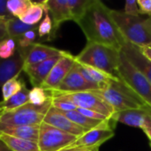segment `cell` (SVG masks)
I'll list each match as a JSON object with an SVG mask.
<instances>
[{
  "mask_svg": "<svg viewBox=\"0 0 151 151\" xmlns=\"http://www.w3.org/2000/svg\"><path fill=\"white\" fill-rule=\"evenodd\" d=\"M77 24L88 42L111 46L119 50L127 42L111 17V9L99 0H94Z\"/></svg>",
  "mask_w": 151,
  "mask_h": 151,
  "instance_id": "1",
  "label": "cell"
},
{
  "mask_svg": "<svg viewBox=\"0 0 151 151\" xmlns=\"http://www.w3.org/2000/svg\"><path fill=\"white\" fill-rule=\"evenodd\" d=\"M111 17L125 40L139 48L151 45V17L131 16L111 10Z\"/></svg>",
  "mask_w": 151,
  "mask_h": 151,
  "instance_id": "2",
  "label": "cell"
},
{
  "mask_svg": "<svg viewBox=\"0 0 151 151\" xmlns=\"http://www.w3.org/2000/svg\"><path fill=\"white\" fill-rule=\"evenodd\" d=\"M79 64L92 66L117 77L120 63V50L104 44L87 42L84 49L75 56Z\"/></svg>",
  "mask_w": 151,
  "mask_h": 151,
  "instance_id": "3",
  "label": "cell"
},
{
  "mask_svg": "<svg viewBox=\"0 0 151 151\" xmlns=\"http://www.w3.org/2000/svg\"><path fill=\"white\" fill-rule=\"evenodd\" d=\"M94 91L112 107L115 113L132 109H149L119 78L111 81L104 88Z\"/></svg>",
  "mask_w": 151,
  "mask_h": 151,
  "instance_id": "4",
  "label": "cell"
},
{
  "mask_svg": "<svg viewBox=\"0 0 151 151\" xmlns=\"http://www.w3.org/2000/svg\"><path fill=\"white\" fill-rule=\"evenodd\" d=\"M117 77L119 78L123 83L151 111V83L127 60L121 51Z\"/></svg>",
  "mask_w": 151,
  "mask_h": 151,
  "instance_id": "5",
  "label": "cell"
},
{
  "mask_svg": "<svg viewBox=\"0 0 151 151\" xmlns=\"http://www.w3.org/2000/svg\"><path fill=\"white\" fill-rule=\"evenodd\" d=\"M52 97L42 105H34L30 103L0 116V127L35 126L43 122L44 117L51 107Z\"/></svg>",
  "mask_w": 151,
  "mask_h": 151,
  "instance_id": "6",
  "label": "cell"
},
{
  "mask_svg": "<svg viewBox=\"0 0 151 151\" xmlns=\"http://www.w3.org/2000/svg\"><path fill=\"white\" fill-rule=\"evenodd\" d=\"M78 138L42 122L40 125L37 144L39 151H61L73 144Z\"/></svg>",
  "mask_w": 151,
  "mask_h": 151,
  "instance_id": "7",
  "label": "cell"
},
{
  "mask_svg": "<svg viewBox=\"0 0 151 151\" xmlns=\"http://www.w3.org/2000/svg\"><path fill=\"white\" fill-rule=\"evenodd\" d=\"M59 96H63L68 101L73 103L77 108L95 111L108 118H111L115 113L112 107L109 104H107L100 96L95 93L94 90L64 94Z\"/></svg>",
  "mask_w": 151,
  "mask_h": 151,
  "instance_id": "8",
  "label": "cell"
},
{
  "mask_svg": "<svg viewBox=\"0 0 151 151\" xmlns=\"http://www.w3.org/2000/svg\"><path fill=\"white\" fill-rule=\"evenodd\" d=\"M100 89L99 87L88 83L82 76L80 72L79 64L76 61L74 66L65 76L63 81L60 83L58 88L53 91H50L51 96L56 95H64V94H72L82 91H90Z\"/></svg>",
  "mask_w": 151,
  "mask_h": 151,
  "instance_id": "9",
  "label": "cell"
},
{
  "mask_svg": "<svg viewBox=\"0 0 151 151\" xmlns=\"http://www.w3.org/2000/svg\"><path fill=\"white\" fill-rule=\"evenodd\" d=\"M75 63V56H73L71 53L63 50L60 58L53 66L49 76L44 81L41 88L49 91H53L57 89L63 80L65 78V76L74 66Z\"/></svg>",
  "mask_w": 151,
  "mask_h": 151,
  "instance_id": "10",
  "label": "cell"
},
{
  "mask_svg": "<svg viewBox=\"0 0 151 151\" xmlns=\"http://www.w3.org/2000/svg\"><path fill=\"white\" fill-rule=\"evenodd\" d=\"M114 135H115V132H114V127H112L96 128L86 132L83 135L79 137L73 144H71L66 149H73V148H80V147L99 149V147L102 144L111 139Z\"/></svg>",
  "mask_w": 151,
  "mask_h": 151,
  "instance_id": "11",
  "label": "cell"
},
{
  "mask_svg": "<svg viewBox=\"0 0 151 151\" xmlns=\"http://www.w3.org/2000/svg\"><path fill=\"white\" fill-rule=\"evenodd\" d=\"M43 122L54 127L63 132H65L67 134H73L77 137H81L87 131L73 123L72 120H70L64 113L63 111L54 108L50 107L48 112L46 113Z\"/></svg>",
  "mask_w": 151,
  "mask_h": 151,
  "instance_id": "12",
  "label": "cell"
},
{
  "mask_svg": "<svg viewBox=\"0 0 151 151\" xmlns=\"http://www.w3.org/2000/svg\"><path fill=\"white\" fill-rule=\"evenodd\" d=\"M44 3L53 24L52 33L50 38V41H51L56 38L61 24L65 21L72 20V15L67 0H47L44 1Z\"/></svg>",
  "mask_w": 151,
  "mask_h": 151,
  "instance_id": "13",
  "label": "cell"
},
{
  "mask_svg": "<svg viewBox=\"0 0 151 151\" xmlns=\"http://www.w3.org/2000/svg\"><path fill=\"white\" fill-rule=\"evenodd\" d=\"M18 48L24 56V60H25L24 65L41 63L52 57L60 55L63 51L57 48L39 42H35L30 47L26 49H22L19 47Z\"/></svg>",
  "mask_w": 151,
  "mask_h": 151,
  "instance_id": "14",
  "label": "cell"
},
{
  "mask_svg": "<svg viewBox=\"0 0 151 151\" xmlns=\"http://www.w3.org/2000/svg\"><path fill=\"white\" fill-rule=\"evenodd\" d=\"M61 55H62V53L60 55L52 57L45 61H42L41 63L24 65L23 71L28 76L29 81L33 85L34 88L41 87L44 81L49 76L51 69L53 68V66L56 65V63L60 58Z\"/></svg>",
  "mask_w": 151,
  "mask_h": 151,
  "instance_id": "15",
  "label": "cell"
},
{
  "mask_svg": "<svg viewBox=\"0 0 151 151\" xmlns=\"http://www.w3.org/2000/svg\"><path fill=\"white\" fill-rule=\"evenodd\" d=\"M24 65V56L18 47L15 54L11 58H0V88L9 80L19 75L23 71Z\"/></svg>",
  "mask_w": 151,
  "mask_h": 151,
  "instance_id": "16",
  "label": "cell"
},
{
  "mask_svg": "<svg viewBox=\"0 0 151 151\" xmlns=\"http://www.w3.org/2000/svg\"><path fill=\"white\" fill-rule=\"evenodd\" d=\"M127 60L138 69L151 83V61L142 52L141 49L129 42H126L120 50Z\"/></svg>",
  "mask_w": 151,
  "mask_h": 151,
  "instance_id": "17",
  "label": "cell"
},
{
  "mask_svg": "<svg viewBox=\"0 0 151 151\" xmlns=\"http://www.w3.org/2000/svg\"><path fill=\"white\" fill-rule=\"evenodd\" d=\"M151 115L150 109H132L113 114L111 119L117 123H122L127 126L142 129L147 124Z\"/></svg>",
  "mask_w": 151,
  "mask_h": 151,
  "instance_id": "18",
  "label": "cell"
},
{
  "mask_svg": "<svg viewBox=\"0 0 151 151\" xmlns=\"http://www.w3.org/2000/svg\"><path fill=\"white\" fill-rule=\"evenodd\" d=\"M79 68H80V72L82 74L83 78L88 83L99 87L100 89L104 88L111 81L118 78L116 76L106 73L105 72H103V71L94 68L92 66L79 64Z\"/></svg>",
  "mask_w": 151,
  "mask_h": 151,
  "instance_id": "19",
  "label": "cell"
},
{
  "mask_svg": "<svg viewBox=\"0 0 151 151\" xmlns=\"http://www.w3.org/2000/svg\"><path fill=\"white\" fill-rule=\"evenodd\" d=\"M63 113L70 120H72L73 123L78 125L79 127H81V128H83L87 132L90 131V130L96 129V128H100V127H114L115 123H116L112 119H111L109 120H106V121H100V120L91 119L89 118L85 117L81 113H80L77 110L67 111V112H63Z\"/></svg>",
  "mask_w": 151,
  "mask_h": 151,
  "instance_id": "20",
  "label": "cell"
},
{
  "mask_svg": "<svg viewBox=\"0 0 151 151\" xmlns=\"http://www.w3.org/2000/svg\"><path fill=\"white\" fill-rule=\"evenodd\" d=\"M40 125L35 126H16V127H0V134H7L23 140L38 142Z\"/></svg>",
  "mask_w": 151,
  "mask_h": 151,
  "instance_id": "21",
  "label": "cell"
},
{
  "mask_svg": "<svg viewBox=\"0 0 151 151\" xmlns=\"http://www.w3.org/2000/svg\"><path fill=\"white\" fill-rule=\"evenodd\" d=\"M0 140L12 151H39L37 142L7 134H0Z\"/></svg>",
  "mask_w": 151,
  "mask_h": 151,
  "instance_id": "22",
  "label": "cell"
},
{
  "mask_svg": "<svg viewBox=\"0 0 151 151\" xmlns=\"http://www.w3.org/2000/svg\"><path fill=\"white\" fill-rule=\"evenodd\" d=\"M5 27L8 38H12L16 42L27 31L38 29L37 26H30L22 22L18 18H12L5 21Z\"/></svg>",
  "mask_w": 151,
  "mask_h": 151,
  "instance_id": "23",
  "label": "cell"
},
{
  "mask_svg": "<svg viewBox=\"0 0 151 151\" xmlns=\"http://www.w3.org/2000/svg\"><path fill=\"white\" fill-rule=\"evenodd\" d=\"M29 89L26 87V83L23 85L21 90H19L17 94L13 95L6 101H3V108L4 111L16 110L27 103H29Z\"/></svg>",
  "mask_w": 151,
  "mask_h": 151,
  "instance_id": "24",
  "label": "cell"
},
{
  "mask_svg": "<svg viewBox=\"0 0 151 151\" xmlns=\"http://www.w3.org/2000/svg\"><path fill=\"white\" fill-rule=\"evenodd\" d=\"M46 11L44 1L42 2H34L33 5L27 12V13L21 17L19 19L30 26H37L39 21L42 19L43 13Z\"/></svg>",
  "mask_w": 151,
  "mask_h": 151,
  "instance_id": "25",
  "label": "cell"
},
{
  "mask_svg": "<svg viewBox=\"0 0 151 151\" xmlns=\"http://www.w3.org/2000/svg\"><path fill=\"white\" fill-rule=\"evenodd\" d=\"M93 2L94 0H67L72 15V20L78 23Z\"/></svg>",
  "mask_w": 151,
  "mask_h": 151,
  "instance_id": "26",
  "label": "cell"
},
{
  "mask_svg": "<svg viewBox=\"0 0 151 151\" xmlns=\"http://www.w3.org/2000/svg\"><path fill=\"white\" fill-rule=\"evenodd\" d=\"M34 2L30 0H9L7 1V8L14 18L20 19L33 5Z\"/></svg>",
  "mask_w": 151,
  "mask_h": 151,
  "instance_id": "27",
  "label": "cell"
},
{
  "mask_svg": "<svg viewBox=\"0 0 151 151\" xmlns=\"http://www.w3.org/2000/svg\"><path fill=\"white\" fill-rule=\"evenodd\" d=\"M24 84L25 81L23 79L19 78V75L6 81L2 87L3 101H6L13 95L17 94L19 90H21Z\"/></svg>",
  "mask_w": 151,
  "mask_h": 151,
  "instance_id": "28",
  "label": "cell"
},
{
  "mask_svg": "<svg viewBox=\"0 0 151 151\" xmlns=\"http://www.w3.org/2000/svg\"><path fill=\"white\" fill-rule=\"evenodd\" d=\"M29 103L34 105H42L48 102L52 96L49 90H46L41 87H35L29 90Z\"/></svg>",
  "mask_w": 151,
  "mask_h": 151,
  "instance_id": "29",
  "label": "cell"
},
{
  "mask_svg": "<svg viewBox=\"0 0 151 151\" xmlns=\"http://www.w3.org/2000/svg\"><path fill=\"white\" fill-rule=\"evenodd\" d=\"M17 42L12 38H6L0 42V58H11L17 50Z\"/></svg>",
  "mask_w": 151,
  "mask_h": 151,
  "instance_id": "30",
  "label": "cell"
},
{
  "mask_svg": "<svg viewBox=\"0 0 151 151\" xmlns=\"http://www.w3.org/2000/svg\"><path fill=\"white\" fill-rule=\"evenodd\" d=\"M52 100H51V106L63 111V112H67L71 111H75L77 107L68 101L66 98H65L63 96H51Z\"/></svg>",
  "mask_w": 151,
  "mask_h": 151,
  "instance_id": "31",
  "label": "cell"
},
{
  "mask_svg": "<svg viewBox=\"0 0 151 151\" xmlns=\"http://www.w3.org/2000/svg\"><path fill=\"white\" fill-rule=\"evenodd\" d=\"M52 28H53V24L52 20L50 18V15L49 12L46 10L45 11V17L42 20L41 24L38 27V35L40 38H43L47 36L46 41H50L51 33H52Z\"/></svg>",
  "mask_w": 151,
  "mask_h": 151,
  "instance_id": "32",
  "label": "cell"
},
{
  "mask_svg": "<svg viewBox=\"0 0 151 151\" xmlns=\"http://www.w3.org/2000/svg\"><path fill=\"white\" fill-rule=\"evenodd\" d=\"M36 30L38 29H33L26 32L18 41H17V45L19 48L26 49L35 43V40L37 37V33Z\"/></svg>",
  "mask_w": 151,
  "mask_h": 151,
  "instance_id": "33",
  "label": "cell"
},
{
  "mask_svg": "<svg viewBox=\"0 0 151 151\" xmlns=\"http://www.w3.org/2000/svg\"><path fill=\"white\" fill-rule=\"evenodd\" d=\"M80 113H81L82 115H84L87 118H89L91 119H95V120H100V121H106L111 119V118H108L97 111H91V110H87V109H81V108H77L76 109Z\"/></svg>",
  "mask_w": 151,
  "mask_h": 151,
  "instance_id": "34",
  "label": "cell"
},
{
  "mask_svg": "<svg viewBox=\"0 0 151 151\" xmlns=\"http://www.w3.org/2000/svg\"><path fill=\"white\" fill-rule=\"evenodd\" d=\"M124 12L131 16H140V9L137 1L135 0H127L125 4Z\"/></svg>",
  "mask_w": 151,
  "mask_h": 151,
  "instance_id": "35",
  "label": "cell"
},
{
  "mask_svg": "<svg viewBox=\"0 0 151 151\" xmlns=\"http://www.w3.org/2000/svg\"><path fill=\"white\" fill-rule=\"evenodd\" d=\"M14 18L7 8V1L0 0V19L1 20H8Z\"/></svg>",
  "mask_w": 151,
  "mask_h": 151,
  "instance_id": "36",
  "label": "cell"
},
{
  "mask_svg": "<svg viewBox=\"0 0 151 151\" xmlns=\"http://www.w3.org/2000/svg\"><path fill=\"white\" fill-rule=\"evenodd\" d=\"M141 14H147L151 17V0H137Z\"/></svg>",
  "mask_w": 151,
  "mask_h": 151,
  "instance_id": "37",
  "label": "cell"
},
{
  "mask_svg": "<svg viewBox=\"0 0 151 151\" xmlns=\"http://www.w3.org/2000/svg\"><path fill=\"white\" fill-rule=\"evenodd\" d=\"M5 21L6 20H0V42L8 38L5 27Z\"/></svg>",
  "mask_w": 151,
  "mask_h": 151,
  "instance_id": "38",
  "label": "cell"
},
{
  "mask_svg": "<svg viewBox=\"0 0 151 151\" xmlns=\"http://www.w3.org/2000/svg\"><path fill=\"white\" fill-rule=\"evenodd\" d=\"M142 131L145 133V134L148 136L149 140H150V145L151 147V115L147 122V124L145 125V127L142 128Z\"/></svg>",
  "mask_w": 151,
  "mask_h": 151,
  "instance_id": "39",
  "label": "cell"
},
{
  "mask_svg": "<svg viewBox=\"0 0 151 151\" xmlns=\"http://www.w3.org/2000/svg\"><path fill=\"white\" fill-rule=\"evenodd\" d=\"M61 151H99L98 148H85V147H80V148H73V149H65Z\"/></svg>",
  "mask_w": 151,
  "mask_h": 151,
  "instance_id": "40",
  "label": "cell"
},
{
  "mask_svg": "<svg viewBox=\"0 0 151 151\" xmlns=\"http://www.w3.org/2000/svg\"><path fill=\"white\" fill-rule=\"evenodd\" d=\"M142 54L151 61V45H149V46H146V47H143V48H140Z\"/></svg>",
  "mask_w": 151,
  "mask_h": 151,
  "instance_id": "41",
  "label": "cell"
},
{
  "mask_svg": "<svg viewBox=\"0 0 151 151\" xmlns=\"http://www.w3.org/2000/svg\"><path fill=\"white\" fill-rule=\"evenodd\" d=\"M0 151H12L0 140Z\"/></svg>",
  "mask_w": 151,
  "mask_h": 151,
  "instance_id": "42",
  "label": "cell"
},
{
  "mask_svg": "<svg viewBox=\"0 0 151 151\" xmlns=\"http://www.w3.org/2000/svg\"><path fill=\"white\" fill-rule=\"evenodd\" d=\"M4 112V108H3V104H2V102H0V116H1Z\"/></svg>",
  "mask_w": 151,
  "mask_h": 151,
  "instance_id": "43",
  "label": "cell"
},
{
  "mask_svg": "<svg viewBox=\"0 0 151 151\" xmlns=\"http://www.w3.org/2000/svg\"><path fill=\"white\" fill-rule=\"evenodd\" d=\"M0 20H1V19H0Z\"/></svg>",
  "mask_w": 151,
  "mask_h": 151,
  "instance_id": "44",
  "label": "cell"
}]
</instances>
